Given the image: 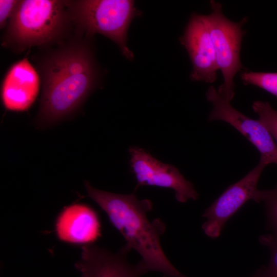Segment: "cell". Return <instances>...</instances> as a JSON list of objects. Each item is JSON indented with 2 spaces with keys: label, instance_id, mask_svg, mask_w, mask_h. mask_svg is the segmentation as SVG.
Here are the masks:
<instances>
[{
  "label": "cell",
  "instance_id": "1",
  "mask_svg": "<svg viewBox=\"0 0 277 277\" xmlns=\"http://www.w3.org/2000/svg\"><path fill=\"white\" fill-rule=\"evenodd\" d=\"M43 91L35 123L55 124L78 109L94 88L97 70L84 43L73 42L48 55L42 65Z\"/></svg>",
  "mask_w": 277,
  "mask_h": 277
},
{
  "label": "cell",
  "instance_id": "2",
  "mask_svg": "<svg viewBox=\"0 0 277 277\" xmlns=\"http://www.w3.org/2000/svg\"><path fill=\"white\" fill-rule=\"evenodd\" d=\"M88 196L106 213L112 225L124 238L122 248L133 249L141 256L148 271L163 277H186L169 261L161 245L166 225L160 219L150 221L147 216L153 205L148 199L140 200L134 193L120 194L96 189L85 181Z\"/></svg>",
  "mask_w": 277,
  "mask_h": 277
},
{
  "label": "cell",
  "instance_id": "3",
  "mask_svg": "<svg viewBox=\"0 0 277 277\" xmlns=\"http://www.w3.org/2000/svg\"><path fill=\"white\" fill-rule=\"evenodd\" d=\"M70 21L67 1H19L9 18L5 44L24 50L51 43L62 34Z\"/></svg>",
  "mask_w": 277,
  "mask_h": 277
},
{
  "label": "cell",
  "instance_id": "4",
  "mask_svg": "<svg viewBox=\"0 0 277 277\" xmlns=\"http://www.w3.org/2000/svg\"><path fill=\"white\" fill-rule=\"evenodd\" d=\"M70 20L90 36L98 33L114 42L124 55L133 58L127 45L129 26L138 14L134 2L129 0H81L67 1Z\"/></svg>",
  "mask_w": 277,
  "mask_h": 277
},
{
  "label": "cell",
  "instance_id": "5",
  "mask_svg": "<svg viewBox=\"0 0 277 277\" xmlns=\"http://www.w3.org/2000/svg\"><path fill=\"white\" fill-rule=\"evenodd\" d=\"M211 12L205 15L213 45L219 69L224 82L217 89L219 93L232 100L234 96V77L242 67L240 52L242 38L245 31L242 29L247 18L236 23L229 20L223 13L221 4L210 2Z\"/></svg>",
  "mask_w": 277,
  "mask_h": 277
},
{
  "label": "cell",
  "instance_id": "6",
  "mask_svg": "<svg viewBox=\"0 0 277 277\" xmlns=\"http://www.w3.org/2000/svg\"><path fill=\"white\" fill-rule=\"evenodd\" d=\"M206 95L212 105L209 122L217 120L227 123L255 147L261 154L260 159L268 164L277 165V145L259 120L252 119L237 110L231 105V100L219 93L213 86L209 87Z\"/></svg>",
  "mask_w": 277,
  "mask_h": 277
},
{
  "label": "cell",
  "instance_id": "7",
  "mask_svg": "<svg viewBox=\"0 0 277 277\" xmlns=\"http://www.w3.org/2000/svg\"><path fill=\"white\" fill-rule=\"evenodd\" d=\"M129 152L130 166L137 182L135 189L144 186L171 189L180 203L197 199L199 194L193 184L176 167L159 161L137 147H131Z\"/></svg>",
  "mask_w": 277,
  "mask_h": 277
},
{
  "label": "cell",
  "instance_id": "8",
  "mask_svg": "<svg viewBox=\"0 0 277 277\" xmlns=\"http://www.w3.org/2000/svg\"><path fill=\"white\" fill-rule=\"evenodd\" d=\"M268 164L260 159L257 165L238 182L231 185L204 211L206 221L202 225L204 233L210 238L220 235L227 221L249 200L254 201L257 185Z\"/></svg>",
  "mask_w": 277,
  "mask_h": 277
},
{
  "label": "cell",
  "instance_id": "9",
  "mask_svg": "<svg viewBox=\"0 0 277 277\" xmlns=\"http://www.w3.org/2000/svg\"><path fill=\"white\" fill-rule=\"evenodd\" d=\"M181 42L186 49L192 65L191 79L213 83L219 68L205 15H191Z\"/></svg>",
  "mask_w": 277,
  "mask_h": 277
},
{
  "label": "cell",
  "instance_id": "10",
  "mask_svg": "<svg viewBox=\"0 0 277 277\" xmlns=\"http://www.w3.org/2000/svg\"><path fill=\"white\" fill-rule=\"evenodd\" d=\"M128 253L123 248L113 253L93 244L84 245L75 267L82 277H141L148 271L142 260L130 264Z\"/></svg>",
  "mask_w": 277,
  "mask_h": 277
},
{
  "label": "cell",
  "instance_id": "11",
  "mask_svg": "<svg viewBox=\"0 0 277 277\" xmlns=\"http://www.w3.org/2000/svg\"><path fill=\"white\" fill-rule=\"evenodd\" d=\"M39 76L27 58L13 64L2 83L1 98L6 109L24 111L33 104L39 90Z\"/></svg>",
  "mask_w": 277,
  "mask_h": 277
},
{
  "label": "cell",
  "instance_id": "12",
  "mask_svg": "<svg viewBox=\"0 0 277 277\" xmlns=\"http://www.w3.org/2000/svg\"><path fill=\"white\" fill-rule=\"evenodd\" d=\"M55 229L61 241L71 244H92L101 235L97 213L83 204H74L64 208L56 219Z\"/></svg>",
  "mask_w": 277,
  "mask_h": 277
},
{
  "label": "cell",
  "instance_id": "13",
  "mask_svg": "<svg viewBox=\"0 0 277 277\" xmlns=\"http://www.w3.org/2000/svg\"><path fill=\"white\" fill-rule=\"evenodd\" d=\"M254 201L264 203L267 228L277 237V184L272 189H258Z\"/></svg>",
  "mask_w": 277,
  "mask_h": 277
},
{
  "label": "cell",
  "instance_id": "14",
  "mask_svg": "<svg viewBox=\"0 0 277 277\" xmlns=\"http://www.w3.org/2000/svg\"><path fill=\"white\" fill-rule=\"evenodd\" d=\"M241 77L245 84L257 86L277 97V72H245Z\"/></svg>",
  "mask_w": 277,
  "mask_h": 277
},
{
  "label": "cell",
  "instance_id": "15",
  "mask_svg": "<svg viewBox=\"0 0 277 277\" xmlns=\"http://www.w3.org/2000/svg\"><path fill=\"white\" fill-rule=\"evenodd\" d=\"M252 107L277 145V110L268 102L260 101L254 102Z\"/></svg>",
  "mask_w": 277,
  "mask_h": 277
},
{
  "label": "cell",
  "instance_id": "16",
  "mask_svg": "<svg viewBox=\"0 0 277 277\" xmlns=\"http://www.w3.org/2000/svg\"><path fill=\"white\" fill-rule=\"evenodd\" d=\"M260 242L270 251V259L267 267H263L266 277H277V237L271 233L260 236Z\"/></svg>",
  "mask_w": 277,
  "mask_h": 277
},
{
  "label": "cell",
  "instance_id": "17",
  "mask_svg": "<svg viewBox=\"0 0 277 277\" xmlns=\"http://www.w3.org/2000/svg\"><path fill=\"white\" fill-rule=\"evenodd\" d=\"M19 1H0V26L3 28L6 25L7 20L13 14Z\"/></svg>",
  "mask_w": 277,
  "mask_h": 277
},
{
  "label": "cell",
  "instance_id": "18",
  "mask_svg": "<svg viewBox=\"0 0 277 277\" xmlns=\"http://www.w3.org/2000/svg\"><path fill=\"white\" fill-rule=\"evenodd\" d=\"M253 277H266L264 272L263 267L259 270Z\"/></svg>",
  "mask_w": 277,
  "mask_h": 277
}]
</instances>
